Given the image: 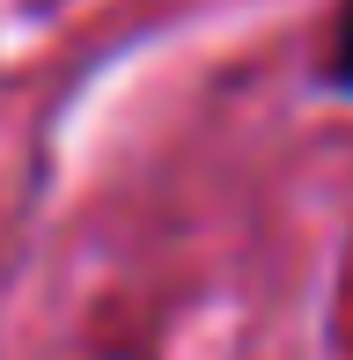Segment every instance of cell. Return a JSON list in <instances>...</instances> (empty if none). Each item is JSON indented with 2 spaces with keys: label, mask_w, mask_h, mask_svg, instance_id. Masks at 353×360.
I'll list each match as a JSON object with an SVG mask.
<instances>
[{
  "label": "cell",
  "mask_w": 353,
  "mask_h": 360,
  "mask_svg": "<svg viewBox=\"0 0 353 360\" xmlns=\"http://www.w3.org/2000/svg\"><path fill=\"white\" fill-rule=\"evenodd\" d=\"M316 74H324V89L353 96V0H339V15H331V30H324V59H316Z\"/></svg>",
  "instance_id": "cell-1"
}]
</instances>
